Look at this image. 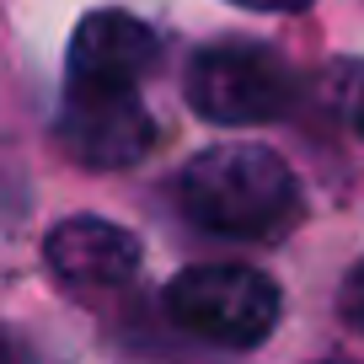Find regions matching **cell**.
I'll return each instance as SVG.
<instances>
[{
	"label": "cell",
	"mask_w": 364,
	"mask_h": 364,
	"mask_svg": "<svg viewBox=\"0 0 364 364\" xmlns=\"http://www.w3.org/2000/svg\"><path fill=\"white\" fill-rule=\"evenodd\" d=\"M43 257L70 284L118 289L139 273V241L129 236L124 225L102 220V215H75V220H59V225L48 230Z\"/></svg>",
	"instance_id": "8992f818"
},
{
	"label": "cell",
	"mask_w": 364,
	"mask_h": 364,
	"mask_svg": "<svg viewBox=\"0 0 364 364\" xmlns=\"http://www.w3.org/2000/svg\"><path fill=\"white\" fill-rule=\"evenodd\" d=\"M182 215L225 241H279L300 215V182L262 145H215L177 177Z\"/></svg>",
	"instance_id": "6da1fadb"
},
{
	"label": "cell",
	"mask_w": 364,
	"mask_h": 364,
	"mask_svg": "<svg viewBox=\"0 0 364 364\" xmlns=\"http://www.w3.org/2000/svg\"><path fill=\"white\" fill-rule=\"evenodd\" d=\"M188 107L209 124L225 129H252V124H273L295 107V70L284 65V54L252 38H225L193 54L188 75Z\"/></svg>",
	"instance_id": "7a4b0ae2"
},
{
	"label": "cell",
	"mask_w": 364,
	"mask_h": 364,
	"mask_svg": "<svg viewBox=\"0 0 364 364\" xmlns=\"http://www.w3.org/2000/svg\"><path fill=\"white\" fill-rule=\"evenodd\" d=\"M338 316L364 338V257L348 268V279H343V289H338Z\"/></svg>",
	"instance_id": "52a82bcc"
},
{
	"label": "cell",
	"mask_w": 364,
	"mask_h": 364,
	"mask_svg": "<svg viewBox=\"0 0 364 364\" xmlns=\"http://www.w3.org/2000/svg\"><path fill=\"white\" fill-rule=\"evenodd\" d=\"M59 145L91 171H118V166H134V161L150 156V145H156V118L139 102L134 86L65 80Z\"/></svg>",
	"instance_id": "277c9868"
},
{
	"label": "cell",
	"mask_w": 364,
	"mask_h": 364,
	"mask_svg": "<svg viewBox=\"0 0 364 364\" xmlns=\"http://www.w3.org/2000/svg\"><path fill=\"white\" fill-rule=\"evenodd\" d=\"M161 59V38L129 11H91L70 38V80L91 86H139Z\"/></svg>",
	"instance_id": "5b68a950"
},
{
	"label": "cell",
	"mask_w": 364,
	"mask_h": 364,
	"mask_svg": "<svg viewBox=\"0 0 364 364\" xmlns=\"http://www.w3.org/2000/svg\"><path fill=\"white\" fill-rule=\"evenodd\" d=\"M230 6H241V11H306L311 0H230Z\"/></svg>",
	"instance_id": "ba28073f"
},
{
	"label": "cell",
	"mask_w": 364,
	"mask_h": 364,
	"mask_svg": "<svg viewBox=\"0 0 364 364\" xmlns=\"http://www.w3.org/2000/svg\"><path fill=\"white\" fill-rule=\"evenodd\" d=\"M348 113H353V129L364 134V70L348 80Z\"/></svg>",
	"instance_id": "9c48e42d"
},
{
	"label": "cell",
	"mask_w": 364,
	"mask_h": 364,
	"mask_svg": "<svg viewBox=\"0 0 364 364\" xmlns=\"http://www.w3.org/2000/svg\"><path fill=\"white\" fill-rule=\"evenodd\" d=\"M284 295L268 273L241 268V262H209V268H182L166 284V316L188 338L215 343V348H257L279 327Z\"/></svg>",
	"instance_id": "3957f363"
}]
</instances>
